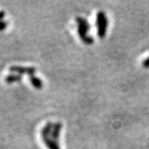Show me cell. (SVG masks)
Listing matches in <instances>:
<instances>
[{
    "label": "cell",
    "instance_id": "1",
    "mask_svg": "<svg viewBox=\"0 0 149 149\" xmlns=\"http://www.w3.org/2000/svg\"><path fill=\"white\" fill-rule=\"evenodd\" d=\"M95 23L99 37L104 38L106 35L107 27H108V18H107L106 13L104 11H99L97 13Z\"/></svg>",
    "mask_w": 149,
    "mask_h": 149
},
{
    "label": "cell",
    "instance_id": "2",
    "mask_svg": "<svg viewBox=\"0 0 149 149\" xmlns=\"http://www.w3.org/2000/svg\"><path fill=\"white\" fill-rule=\"evenodd\" d=\"M9 70L12 73H15L17 74H28L30 75H33L35 74L37 69L33 66H29V67H26V66H19V65H12L9 67Z\"/></svg>",
    "mask_w": 149,
    "mask_h": 149
},
{
    "label": "cell",
    "instance_id": "3",
    "mask_svg": "<svg viewBox=\"0 0 149 149\" xmlns=\"http://www.w3.org/2000/svg\"><path fill=\"white\" fill-rule=\"evenodd\" d=\"M78 34H79V37L81 39V41L86 45H91L95 42L94 37L91 36H88L86 29L80 25H78Z\"/></svg>",
    "mask_w": 149,
    "mask_h": 149
},
{
    "label": "cell",
    "instance_id": "4",
    "mask_svg": "<svg viewBox=\"0 0 149 149\" xmlns=\"http://www.w3.org/2000/svg\"><path fill=\"white\" fill-rule=\"evenodd\" d=\"M61 128H62V123H55L53 124L52 130L51 134H50V138L55 140V141H56V142H58V139L60 138V135H61Z\"/></svg>",
    "mask_w": 149,
    "mask_h": 149
},
{
    "label": "cell",
    "instance_id": "5",
    "mask_svg": "<svg viewBox=\"0 0 149 149\" xmlns=\"http://www.w3.org/2000/svg\"><path fill=\"white\" fill-rule=\"evenodd\" d=\"M53 123L48 122L41 130V137L42 139H46V138H49L51 132L53 128Z\"/></svg>",
    "mask_w": 149,
    "mask_h": 149
},
{
    "label": "cell",
    "instance_id": "6",
    "mask_svg": "<svg viewBox=\"0 0 149 149\" xmlns=\"http://www.w3.org/2000/svg\"><path fill=\"white\" fill-rule=\"evenodd\" d=\"M29 81L31 82L32 86L37 89V90H42L43 88V82L42 80H41L39 77L33 75H30L29 76Z\"/></svg>",
    "mask_w": 149,
    "mask_h": 149
},
{
    "label": "cell",
    "instance_id": "7",
    "mask_svg": "<svg viewBox=\"0 0 149 149\" xmlns=\"http://www.w3.org/2000/svg\"><path fill=\"white\" fill-rule=\"evenodd\" d=\"M42 141L44 142L45 145L47 146V148L48 149H61L59 147L58 142L55 141L52 139H51L50 137L49 138H46V139H43Z\"/></svg>",
    "mask_w": 149,
    "mask_h": 149
},
{
    "label": "cell",
    "instance_id": "8",
    "mask_svg": "<svg viewBox=\"0 0 149 149\" xmlns=\"http://www.w3.org/2000/svg\"><path fill=\"white\" fill-rule=\"evenodd\" d=\"M75 22H77V24H78V25H80V26H82L83 27H85L87 32L91 31V24L89 23V22L87 21L85 18L82 17H75Z\"/></svg>",
    "mask_w": 149,
    "mask_h": 149
},
{
    "label": "cell",
    "instance_id": "9",
    "mask_svg": "<svg viewBox=\"0 0 149 149\" xmlns=\"http://www.w3.org/2000/svg\"><path fill=\"white\" fill-rule=\"evenodd\" d=\"M22 80V75L17 74H9L5 77V81L8 84H12L15 82H20Z\"/></svg>",
    "mask_w": 149,
    "mask_h": 149
},
{
    "label": "cell",
    "instance_id": "10",
    "mask_svg": "<svg viewBox=\"0 0 149 149\" xmlns=\"http://www.w3.org/2000/svg\"><path fill=\"white\" fill-rule=\"evenodd\" d=\"M8 27V22L6 21H0V32L5 30L6 28Z\"/></svg>",
    "mask_w": 149,
    "mask_h": 149
},
{
    "label": "cell",
    "instance_id": "11",
    "mask_svg": "<svg viewBox=\"0 0 149 149\" xmlns=\"http://www.w3.org/2000/svg\"><path fill=\"white\" fill-rule=\"evenodd\" d=\"M142 65L143 66L144 68H146V69H148L149 68V56L148 57H147V58L145 59L142 62Z\"/></svg>",
    "mask_w": 149,
    "mask_h": 149
},
{
    "label": "cell",
    "instance_id": "12",
    "mask_svg": "<svg viewBox=\"0 0 149 149\" xmlns=\"http://www.w3.org/2000/svg\"><path fill=\"white\" fill-rule=\"evenodd\" d=\"M5 16V12H4V11H0V21H3Z\"/></svg>",
    "mask_w": 149,
    "mask_h": 149
}]
</instances>
